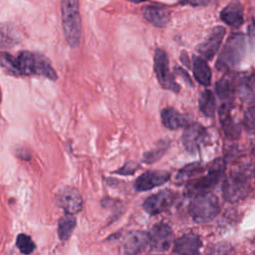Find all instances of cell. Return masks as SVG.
I'll return each mask as SVG.
<instances>
[{"label":"cell","mask_w":255,"mask_h":255,"mask_svg":"<svg viewBox=\"0 0 255 255\" xmlns=\"http://www.w3.org/2000/svg\"><path fill=\"white\" fill-rule=\"evenodd\" d=\"M61 13L65 38L70 46L77 47L82 39L79 0H61Z\"/></svg>","instance_id":"obj_1"},{"label":"cell","mask_w":255,"mask_h":255,"mask_svg":"<svg viewBox=\"0 0 255 255\" xmlns=\"http://www.w3.org/2000/svg\"><path fill=\"white\" fill-rule=\"evenodd\" d=\"M17 62L21 75H38L53 81L58 78L49 60L41 54L23 51L18 55Z\"/></svg>","instance_id":"obj_2"},{"label":"cell","mask_w":255,"mask_h":255,"mask_svg":"<svg viewBox=\"0 0 255 255\" xmlns=\"http://www.w3.org/2000/svg\"><path fill=\"white\" fill-rule=\"evenodd\" d=\"M225 170V161L222 158H216L213 160L208 168V173L204 176L191 180L185 187V194L190 197H195L204 193L210 192V190L219 181L221 175Z\"/></svg>","instance_id":"obj_3"},{"label":"cell","mask_w":255,"mask_h":255,"mask_svg":"<svg viewBox=\"0 0 255 255\" xmlns=\"http://www.w3.org/2000/svg\"><path fill=\"white\" fill-rule=\"evenodd\" d=\"M246 50V43L243 34H232L226 41L216 62L218 70L235 68L242 61Z\"/></svg>","instance_id":"obj_4"},{"label":"cell","mask_w":255,"mask_h":255,"mask_svg":"<svg viewBox=\"0 0 255 255\" xmlns=\"http://www.w3.org/2000/svg\"><path fill=\"white\" fill-rule=\"evenodd\" d=\"M219 209V201L211 192L193 197L188 206V212L191 218L197 223L211 221L216 217Z\"/></svg>","instance_id":"obj_5"},{"label":"cell","mask_w":255,"mask_h":255,"mask_svg":"<svg viewBox=\"0 0 255 255\" xmlns=\"http://www.w3.org/2000/svg\"><path fill=\"white\" fill-rule=\"evenodd\" d=\"M249 190L246 175L240 171L230 173L222 184V195L229 202H236L243 199Z\"/></svg>","instance_id":"obj_6"},{"label":"cell","mask_w":255,"mask_h":255,"mask_svg":"<svg viewBox=\"0 0 255 255\" xmlns=\"http://www.w3.org/2000/svg\"><path fill=\"white\" fill-rule=\"evenodd\" d=\"M153 66L159 85L166 90L177 93L179 91V86L176 84L169 71L167 56L161 49H156L154 52Z\"/></svg>","instance_id":"obj_7"},{"label":"cell","mask_w":255,"mask_h":255,"mask_svg":"<svg viewBox=\"0 0 255 255\" xmlns=\"http://www.w3.org/2000/svg\"><path fill=\"white\" fill-rule=\"evenodd\" d=\"M151 250L162 252L167 250L173 241V231L166 223L155 224L148 233Z\"/></svg>","instance_id":"obj_8"},{"label":"cell","mask_w":255,"mask_h":255,"mask_svg":"<svg viewBox=\"0 0 255 255\" xmlns=\"http://www.w3.org/2000/svg\"><path fill=\"white\" fill-rule=\"evenodd\" d=\"M175 200V194L169 190L164 189L157 193L148 196L142 203L144 211L150 215L158 214L166 210Z\"/></svg>","instance_id":"obj_9"},{"label":"cell","mask_w":255,"mask_h":255,"mask_svg":"<svg viewBox=\"0 0 255 255\" xmlns=\"http://www.w3.org/2000/svg\"><path fill=\"white\" fill-rule=\"evenodd\" d=\"M170 177V173L165 170H148L138 176L134 182L137 191H146L165 183Z\"/></svg>","instance_id":"obj_10"},{"label":"cell","mask_w":255,"mask_h":255,"mask_svg":"<svg viewBox=\"0 0 255 255\" xmlns=\"http://www.w3.org/2000/svg\"><path fill=\"white\" fill-rule=\"evenodd\" d=\"M59 205L68 214L78 213L83 206V200L79 191L74 187H64L57 196Z\"/></svg>","instance_id":"obj_11"},{"label":"cell","mask_w":255,"mask_h":255,"mask_svg":"<svg viewBox=\"0 0 255 255\" xmlns=\"http://www.w3.org/2000/svg\"><path fill=\"white\" fill-rule=\"evenodd\" d=\"M149 244L148 233L143 231H131L125 237L122 254L137 255Z\"/></svg>","instance_id":"obj_12"},{"label":"cell","mask_w":255,"mask_h":255,"mask_svg":"<svg viewBox=\"0 0 255 255\" xmlns=\"http://www.w3.org/2000/svg\"><path fill=\"white\" fill-rule=\"evenodd\" d=\"M206 129L201 125L194 123L188 125L182 134L184 147L189 152H195L206 138Z\"/></svg>","instance_id":"obj_13"},{"label":"cell","mask_w":255,"mask_h":255,"mask_svg":"<svg viewBox=\"0 0 255 255\" xmlns=\"http://www.w3.org/2000/svg\"><path fill=\"white\" fill-rule=\"evenodd\" d=\"M225 32V28H223L222 26H217L213 28L207 39L197 47L198 52L203 56V58L207 60L213 59L220 47Z\"/></svg>","instance_id":"obj_14"},{"label":"cell","mask_w":255,"mask_h":255,"mask_svg":"<svg viewBox=\"0 0 255 255\" xmlns=\"http://www.w3.org/2000/svg\"><path fill=\"white\" fill-rule=\"evenodd\" d=\"M201 247V240L195 233L189 232L180 236L174 242V255H198Z\"/></svg>","instance_id":"obj_15"},{"label":"cell","mask_w":255,"mask_h":255,"mask_svg":"<svg viewBox=\"0 0 255 255\" xmlns=\"http://www.w3.org/2000/svg\"><path fill=\"white\" fill-rule=\"evenodd\" d=\"M231 109L232 104H222L218 111L219 121L226 136L231 139H236L240 135L241 128L232 118Z\"/></svg>","instance_id":"obj_16"},{"label":"cell","mask_w":255,"mask_h":255,"mask_svg":"<svg viewBox=\"0 0 255 255\" xmlns=\"http://www.w3.org/2000/svg\"><path fill=\"white\" fill-rule=\"evenodd\" d=\"M221 20L230 27L238 28L244 23V8L239 1L228 4L220 13Z\"/></svg>","instance_id":"obj_17"},{"label":"cell","mask_w":255,"mask_h":255,"mask_svg":"<svg viewBox=\"0 0 255 255\" xmlns=\"http://www.w3.org/2000/svg\"><path fill=\"white\" fill-rule=\"evenodd\" d=\"M216 93L222 104H232L235 94V77L232 74L223 76L216 84Z\"/></svg>","instance_id":"obj_18"},{"label":"cell","mask_w":255,"mask_h":255,"mask_svg":"<svg viewBox=\"0 0 255 255\" xmlns=\"http://www.w3.org/2000/svg\"><path fill=\"white\" fill-rule=\"evenodd\" d=\"M144 18L156 27H163L169 21V12L156 6H145L142 8Z\"/></svg>","instance_id":"obj_19"},{"label":"cell","mask_w":255,"mask_h":255,"mask_svg":"<svg viewBox=\"0 0 255 255\" xmlns=\"http://www.w3.org/2000/svg\"><path fill=\"white\" fill-rule=\"evenodd\" d=\"M237 92L243 102H255V73L240 79L237 85Z\"/></svg>","instance_id":"obj_20"},{"label":"cell","mask_w":255,"mask_h":255,"mask_svg":"<svg viewBox=\"0 0 255 255\" xmlns=\"http://www.w3.org/2000/svg\"><path fill=\"white\" fill-rule=\"evenodd\" d=\"M192 71L194 78L196 81L203 85V86H208L211 82V71L206 63V61L201 58L194 56L193 57V66H192Z\"/></svg>","instance_id":"obj_21"},{"label":"cell","mask_w":255,"mask_h":255,"mask_svg":"<svg viewBox=\"0 0 255 255\" xmlns=\"http://www.w3.org/2000/svg\"><path fill=\"white\" fill-rule=\"evenodd\" d=\"M161 122L169 129H177L186 126V119L172 108H166L161 111Z\"/></svg>","instance_id":"obj_22"},{"label":"cell","mask_w":255,"mask_h":255,"mask_svg":"<svg viewBox=\"0 0 255 255\" xmlns=\"http://www.w3.org/2000/svg\"><path fill=\"white\" fill-rule=\"evenodd\" d=\"M76 227V218L73 214H68L62 216L58 224V234L62 241L69 239Z\"/></svg>","instance_id":"obj_23"},{"label":"cell","mask_w":255,"mask_h":255,"mask_svg":"<svg viewBox=\"0 0 255 255\" xmlns=\"http://www.w3.org/2000/svg\"><path fill=\"white\" fill-rule=\"evenodd\" d=\"M198 105H199L200 112L204 116L212 117L214 115V112L216 109V102H215V98H214L212 92L209 90L203 91L199 98Z\"/></svg>","instance_id":"obj_24"},{"label":"cell","mask_w":255,"mask_h":255,"mask_svg":"<svg viewBox=\"0 0 255 255\" xmlns=\"http://www.w3.org/2000/svg\"><path fill=\"white\" fill-rule=\"evenodd\" d=\"M204 170V166L200 162H192L183 166L176 174V180L178 182H185L191 178L199 175Z\"/></svg>","instance_id":"obj_25"},{"label":"cell","mask_w":255,"mask_h":255,"mask_svg":"<svg viewBox=\"0 0 255 255\" xmlns=\"http://www.w3.org/2000/svg\"><path fill=\"white\" fill-rule=\"evenodd\" d=\"M1 66L4 69H6L9 73H11L15 76L21 75V72H20L19 66H18V62H17V58H14L13 56L9 55L8 53H5V52L2 53Z\"/></svg>","instance_id":"obj_26"},{"label":"cell","mask_w":255,"mask_h":255,"mask_svg":"<svg viewBox=\"0 0 255 255\" xmlns=\"http://www.w3.org/2000/svg\"><path fill=\"white\" fill-rule=\"evenodd\" d=\"M16 245L20 252L24 255L31 254L35 249V243L30 236L26 234H19L16 239Z\"/></svg>","instance_id":"obj_27"},{"label":"cell","mask_w":255,"mask_h":255,"mask_svg":"<svg viewBox=\"0 0 255 255\" xmlns=\"http://www.w3.org/2000/svg\"><path fill=\"white\" fill-rule=\"evenodd\" d=\"M167 148V144L166 142H160L158 146H156V148L154 149H151L149 151H147L144 156H143V160L146 162V163H152L154 161H156L157 159H159L163 153L165 152Z\"/></svg>","instance_id":"obj_28"},{"label":"cell","mask_w":255,"mask_h":255,"mask_svg":"<svg viewBox=\"0 0 255 255\" xmlns=\"http://www.w3.org/2000/svg\"><path fill=\"white\" fill-rule=\"evenodd\" d=\"M243 127L249 133H255V106L248 108L245 112Z\"/></svg>","instance_id":"obj_29"},{"label":"cell","mask_w":255,"mask_h":255,"mask_svg":"<svg viewBox=\"0 0 255 255\" xmlns=\"http://www.w3.org/2000/svg\"><path fill=\"white\" fill-rule=\"evenodd\" d=\"M138 168H139V165L136 162L129 161V162H127L121 169H119L116 172L123 175H130V174H133Z\"/></svg>","instance_id":"obj_30"},{"label":"cell","mask_w":255,"mask_h":255,"mask_svg":"<svg viewBox=\"0 0 255 255\" xmlns=\"http://www.w3.org/2000/svg\"><path fill=\"white\" fill-rule=\"evenodd\" d=\"M210 0H181L182 3L184 4H190V5H207Z\"/></svg>","instance_id":"obj_31"},{"label":"cell","mask_w":255,"mask_h":255,"mask_svg":"<svg viewBox=\"0 0 255 255\" xmlns=\"http://www.w3.org/2000/svg\"><path fill=\"white\" fill-rule=\"evenodd\" d=\"M174 72H176V73H177V74H179V75H182V76L184 77V79L188 82V84H189V85H192V82H191V80H190V78H189L188 74H187L186 72H184L181 68L176 67V68L174 69Z\"/></svg>","instance_id":"obj_32"},{"label":"cell","mask_w":255,"mask_h":255,"mask_svg":"<svg viewBox=\"0 0 255 255\" xmlns=\"http://www.w3.org/2000/svg\"><path fill=\"white\" fill-rule=\"evenodd\" d=\"M129 2H132V3H141V2H144L146 0H128Z\"/></svg>","instance_id":"obj_33"}]
</instances>
